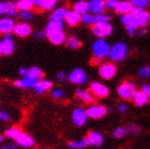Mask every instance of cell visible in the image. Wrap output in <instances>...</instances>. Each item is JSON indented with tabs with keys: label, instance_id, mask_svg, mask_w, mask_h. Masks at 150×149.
<instances>
[{
	"label": "cell",
	"instance_id": "obj_1",
	"mask_svg": "<svg viewBox=\"0 0 150 149\" xmlns=\"http://www.w3.org/2000/svg\"><path fill=\"white\" fill-rule=\"evenodd\" d=\"M128 54V48L125 43H116L112 47H110L109 57L112 61H121Z\"/></svg>",
	"mask_w": 150,
	"mask_h": 149
},
{
	"label": "cell",
	"instance_id": "obj_21",
	"mask_svg": "<svg viewBox=\"0 0 150 149\" xmlns=\"http://www.w3.org/2000/svg\"><path fill=\"white\" fill-rule=\"evenodd\" d=\"M64 20H66V22H67V25L69 26H77L81 22V15L78 12H76L74 10L67 11Z\"/></svg>",
	"mask_w": 150,
	"mask_h": 149
},
{
	"label": "cell",
	"instance_id": "obj_47",
	"mask_svg": "<svg viewBox=\"0 0 150 149\" xmlns=\"http://www.w3.org/2000/svg\"><path fill=\"white\" fill-rule=\"evenodd\" d=\"M142 92L145 93L146 95H149L150 94V87H149V84H143V86H142Z\"/></svg>",
	"mask_w": 150,
	"mask_h": 149
},
{
	"label": "cell",
	"instance_id": "obj_42",
	"mask_svg": "<svg viewBox=\"0 0 150 149\" xmlns=\"http://www.w3.org/2000/svg\"><path fill=\"white\" fill-rule=\"evenodd\" d=\"M4 15H6L7 17H15L17 15V11H16V7H10V9H7L6 11H5V13Z\"/></svg>",
	"mask_w": 150,
	"mask_h": 149
},
{
	"label": "cell",
	"instance_id": "obj_7",
	"mask_svg": "<svg viewBox=\"0 0 150 149\" xmlns=\"http://www.w3.org/2000/svg\"><path fill=\"white\" fill-rule=\"evenodd\" d=\"M67 79H70V82L73 84H83L87 82L88 76L82 69L77 67L70 73V76H67Z\"/></svg>",
	"mask_w": 150,
	"mask_h": 149
},
{
	"label": "cell",
	"instance_id": "obj_15",
	"mask_svg": "<svg viewBox=\"0 0 150 149\" xmlns=\"http://www.w3.org/2000/svg\"><path fill=\"white\" fill-rule=\"evenodd\" d=\"M15 51V43L11 39H3L0 42V55H10Z\"/></svg>",
	"mask_w": 150,
	"mask_h": 149
},
{
	"label": "cell",
	"instance_id": "obj_39",
	"mask_svg": "<svg viewBox=\"0 0 150 149\" xmlns=\"http://www.w3.org/2000/svg\"><path fill=\"white\" fill-rule=\"evenodd\" d=\"M81 21L83 22V23H86V25H93V23H94L93 16H92V15H89L88 12L81 15Z\"/></svg>",
	"mask_w": 150,
	"mask_h": 149
},
{
	"label": "cell",
	"instance_id": "obj_50",
	"mask_svg": "<svg viewBox=\"0 0 150 149\" xmlns=\"http://www.w3.org/2000/svg\"><path fill=\"white\" fill-rule=\"evenodd\" d=\"M18 73H20V74H22V76H26V73H27V69H25V67H20V69H18Z\"/></svg>",
	"mask_w": 150,
	"mask_h": 149
},
{
	"label": "cell",
	"instance_id": "obj_13",
	"mask_svg": "<svg viewBox=\"0 0 150 149\" xmlns=\"http://www.w3.org/2000/svg\"><path fill=\"white\" fill-rule=\"evenodd\" d=\"M17 142V145L20 147H25V148H31L34 145V139L33 137H31L29 135H27V133H23L21 132L20 136L15 139Z\"/></svg>",
	"mask_w": 150,
	"mask_h": 149
},
{
	"label": "cell",
	"instance_id": "obj_35",
	"mask_svg": "<svg viewBox=\"0 0 150 149\" xmlns=\"http://www.w3.org/2000/svg\"><path fill=\"white\" fill-rule=\"evenodd\" d=\"M110 16L109 15H105V13H95L94 16H93V20L94 22H109L110 21Z\"/></svg>",
	"mask_w": 150,
	"mask_h": 149
},
{
	"label": "cell",
	"instance_id": "obj_11",
	"mask_svg": "<svg viewBox=\"0 0 150 149\" xmlns=\"http://www.w3.org/2000/svg\"><path fill=\"white\" fill-rule=\"evenodd\" d=\"M12 32H13L15 35L20 37V38H26V37H28L29 34H31L32 27L28 23H26V22H22V23H17V25L13 26Z\"/></svg>",
	"mask_w": 150,
	"mask_h": 149
},
{
	"label": "cell",
	"instance_id": "obj_24",
	"mask_svg": "<svg viewBox=\"0 0 150 149\" xmlns=\"http://www.w3.org/2000/svg\"><path fill=\"white\" fill-rule=\"evenodd\" d=\"M132 7L133 6L129 1H118L115 6V11L118 15H125V13H129Z\"/></svg>",
	"mask_w": 150,
	"mask_h": 149
},
{
	"label": "cell",
	"instance_id": "obj_40",
	"mask_svg": "<svg viewBox=\"0 0 150 149\" xmlns=\"http://www.w3.org/2000/svg\"><path fill=\"white\" fill-rule=\"evenodd\" d=\"M51 95H52V98H55V99H62L65 96V92L62 89L56 88V89H52L51 91Z\"/></svg>",
	"mask_w": 150,
	"mask_h": 149
},
{
	"label": "cell",
	"instance_id": "obj_14",
	"mask_svg": "<svg viewBox=\"0 0 150 149\" xmlns=\"http://www.w3.org/2000/svg\"><path fill=\"white\" fill-rule=\"evenodd\" d=\"M105 9H106V7H105V1H104V0H89L88 10L91 12H93V13H101V12H104Z\"/></svg>",
	"mask_w": 150,
	"mask_h": 149
},
{
	"label": "cell",
	"instance_id": "obj_36",
	"mask_svg": "<svg viewBox=\"0 0 150 149\" xmlns=\"http://www.w3.org/2000/svg\"><path fill=\"white\" fill-rule=\"evenodd\" d=\"M127 128H128V132L131 135H139L142 132V127L137 123H128V127Z\"/></svg>",
	"mask_w": 150,
	"mask_h": 149
},
{
	"label": "cell",
	"instance_id": "obj_5",
	"mask_svg": "<svg viewBox=\"0 0 150 149\" xmlns=\"http://www.w3.org/2000/svg\"><path fill=\"white\" fill-rule=\"evenodd\" d=\"M131 15L136 20L138 27H146L149 23V12H146L144 9H138V7H132V10L129 11Z\"/></svg>",
	"mask_w": 150,
	"mask_h": 149
},
{
	"label": "cell",
	"instance_id": "obj_30",
	"mask_svg": "<svg viewBox=\"0 0 150 149\" xmlns=\"http://www.w3.org/2000/svg\"><path fill=\"white\" fill-rule=\"evenodd\" d=\"M87 145H88L87 137L86 138H82L81 140H77V142H70L69 143V148L70 149H83Z\"/></svg>",
	"mask_w": 150,
	"mask_h": 149
},
{
	"label": "cell",
	"instance_id": "obj_9",
	"mask_svg": "<svg viewBox=\"0 0 150 149\" xmlns=\"http://www.w3.org/2000/svg\"><path fill=\"white\" fill-rule=\"evenodd\" d=\"M87 120H88V116H87V113L86 110H83L82 108H76L73 110L72 113V122L76 125V126H84L87 123Z\"/></svg>",
	"mask_w": 150,
	"mask_h": 149
},
{
	"label": "cell",
	"instance_id": "obj_29",
	"mask_svg": "<svg viewBox=\"0 0 150 149\" xmlns=\"http://www.w3.org/2000/svg\"><path fill=\"white\" fill-rule=\"evenodd\" d=\"M73 10L78 12L79 15H83L88 12V1L86 0H81V1H77L73 6Z\"/></svg>",
	"mask_w": 150,
	"mask_h": 149
},
{
	"label": "cell",
	"instance_id": "obj_25",
	"mask_svg": "<svg viewBox=\"0 0 150 149\" xmlns=\"http://www.w3.org/2000/svg\"><path fill=\"white\" fill-rule=\"evenodd\" d=\"M33 5L40 7L43 10H50L55 6L57 0H32Z\"/></svg>",
	"mask_w": 150,
	"mask_h": 149
},
{
	"label": "cell",
	"instance_id": "obj_49",
	"mask_svg": "<svg viewBox=\"0 0 150 149\" xmlns=\"http://www.w3.org/2000/svg\"><path fill=\"white\" fill-rule=\"evenodd\" d=\"M3 39H13V35H12V32H9V33H4L3 35Z\"/></svg>",
	"mask_w": 150,
	"mask_h": 149
},
{
	"label": "cell",
	"instance_id": "obj_48",
	"mask_svg": "<svg viewBox=\"0 0 150 149\" xmlns=\"http://www.w3.org/2000/svg\"><path fill=\"white\" fill-rule=\"evenodd\" d=\"M118 110H120V113H126L127 111V105L126 104H118Z\"/></svg>",
	"mask_w": 150,
	"mask_h": 149
},
{
	"label": "cell",
	"instance_id": "obj_16",
	"mask_svg": "<svg viewBox=\"0 0 150 149\" xmlns=\"http://www.w3.org/2000/svg\"><path fill=\"white\" fill-rule=\"evenodd\" d=\"M48 39L50 40V43L55 44V45H60L62 44L66 39V34L64 33V31H55V32H51L47 34Z\"/></svg>",
	"mask_w": 150,
	"mask_h": 149
},
{
	"label": "cell",
	"instance_id": "obj_19",
	"mask_svg": "<svg viewBox=\"0 0 150 149\" xmlns=\"http://www.w3.org/2000/svg\"><path fill=\"white\" fill-rule=\"evenodd\" d=\"M76 96L78 99H81L82 101L87 103V104H92L95 100V98H94V95L92 94V92L91 91H86V89H77Z\"/></svg>",
	"mask_w": 150,
	"mask_h": 149
},
{
	"label": "cell",
	"instance_id": "obj_44",
	"mask_svg": "<svg viewBox=\"0 0 150 149\" xmlns=\"http://www.w3.org/2000/svg\"><path fill=\"white\" fill-rule=\"evenodd\" d=\"M0 120L9 121L10 120V114L6 113V111H0Z\"/></svg>",
	"mask_w": 150,
	"mask_h": 149
},
{
	"label": "cell",
	"instance_id": "obj_45",
	"mask_svg": "<svg viewBox=\"0 0 150 149\" xmlns=\"http://www.w3.org/2000/svg\"><path fill=\"white\" fill-rule=\"evenodd\" d=\"M56 77H57V79H59V81L64 82V81H66V79H67V74H66L65 72H62V71H60V72H57V73H56Z\"/></svg>",
	"mask_w": 150,
	"mask_h": 149
},
{
	"label": "cell",
	"instance_id": "obj_12",
	"mask_svg": "<svg viewBox=\"0 0 150 149\" xmlns=\"http://www.w3.org/2000/svg\"><path fill=\"white\" fill-rule=\"evenodd\" d=\"M87 140H88V144H89V145L100 147V145H103V143H104V137H103L101 133H99V132L91 131V132L88 133Z\"/></svg>",
	"mask_w": 150,
	"mask_h": 149
},
{
	"label": "cell",
	"instance_id": "obj_17",
	"mask_svg": "<svg viewBox=\"0 0 150 149\" xmlns=\"http://www.w3.org/2000/svg\"><path fill=\"white\" fill-rule=\"evenodd\" d=\"M37 83V81L31 78V77H28V76H23V78L22 79H16V81H13V84L16 86V87H21V88H28V89H31V88H34Z\"/></svg>",
	"mask_w": 150,
	"mask_h": 149
},
{
	"label": "cell",
	"instance_id": "obj_3",
	"mask_svg": "<svg viewBox=\"0 0 150 149\" xmlns=\"http://www.w3.org/2000/svg\"><path fill=\"white\" fill-rule=\"evenodd\" d=\"M92 31L98 38H105L112 33L114 28H112L110 22H94Z\"/></svg>",
	"mask_w": 150,
	"mask_h": 149
},
{
	"label": "cell",
	"instance_id": "obj_51",
	"mask_svg": "<svg viewBox=\"0 0 150 149\" xmlns=\"http://www.w3.org/2000/svg\"><path fill=\"white\" fill-rule=\"evenodd\" d=\"M5 149H17V145H6Z\"/></svg>",
	"mask_w": 150,
	"mask_h": 149
},
{
	"label": "cell",
	"instance_id": "obj_52",
	"mask_svg": "<svg viewBox=\"0 0 150 149\" xmlns=\"http://www.w3.org/2000/svg\"><path fill=\"white\" fill-rule=\"evenodd\" d=\"M1 140H3V137H1V135H0V142H1Z\"/></svg>",
	"mask_w": 150,
	"mask_h": 149
},
{
	"label": "cell",
	"instance_id": "obj_43",
	"mask_svg": "<svg viewBox=\"0 0 150 149\" xmlns=\"http://www.w3.org/2000/svg\"><path fill=\"white\" fill-rule=\"evenodd\" d=\"M105 1V7H109V9H115L116 4L118 3V0H104Z\"/></svg>",
	"mask_w": 150,
	"mask_h": 149
},
{
	"label": "cell",
	"instance_id": "obj_31",
	"mask_svg": "<svg viewBox=\"0 0 150 149\" xmlns=\"http://www.w3.org/2000/svg\"><path fill=\"white\" fill-rule=\"evenodd\" d=\"M33 6L34 5L32 0H20L16 3V7L18 10H31Z\"/></svg>",
	"mask_w": 150,
	"mask_h": 149
},
{
	"label": "cell",
	"instance_id": "obj_26",
	"mask_svg": "<svg viewBox=\"0 0 150 149\" xmlns=\"http://www.w3.org/2000/svg\"><path fill=\"white\" fill-rule=\"evenodd\" d=\"M26 76L31 77V78H33V79H35V81H39V79L43 78V71H42L39 67H37V66H33V67L27 69Z\"/></svg>",
	"mask_w": 150,
	"mask_h": 149
},
{
	"label": "cell",
	"instance_id": "obj_6",
	"mask_svg": "<svg viewBox=\"0 0 150 149\" xmlns=\"http://www.w3.org/2000/svg\"><path fill=\"white\" fill-rule=\"evenodd\" d=\"M117 67L114 62H105L99 67V76L103 79H111L115 77Z\"/></svg>",
	"mask_w": 150,
	"mask_h": 149
},
{
	"label": "cell",
	"instance_id": "obj_34",
	"mask_svg": "<svg viewBox=\"0 0 150 149\" xmlns=\"http://www.w3.org/2000/svg\"><path fill=\"white\" fill-rule=\"evenodd\" d=\"M10 7H16V3H9V1H0V15H4L5 11Z\"/></svg>",
	"mask_w": 150,
	"mask_h": 149
},
{
	"label": "cell",
	"instance_id": "obj_2",
	"mask_svg": "<svg viewBox=\"0 0 150 149\" xmlns=\"http://www.w3.org/2000/svg\"><path fill=\"white\" fill-rule=\"evenodd\" d=\"M92 50L94 57L98 59H104L109 56V51H110V45L106 40H104V38H98V40H95L92 45Z\"/></svg>",
	"mask_w": 150,
	"mask_h": 149
},
{
	"label": "cell",
	"instance_id": "obj_8",
	"mask_svg": "<svg viewBox=\"0 0 150 149\" xmlns=\"http://www.w3.org/2000/svg\"><path fill=\"white\" fill-rule=\"evenodd\" d=\"M89 89H91L92 94L94 96H98V98H106L110 93L109 88L103 83H99V82H92L91 86H89Z\"/></svg>",
	"mask_w": 150,
	"mask_h": 149
},
{
	"label": "cell",
	"instance_id": "obj_38",
	"mask_svg": "<svg viewBox=\"0 0 150 149\" xmlns=\"http://www.w3.org/2000/svg\"><path fill=\"white\" fill-rule=\"evenodd\" d=\"M33 17V12L29 11V10H21L20 12V18L22 21H29Z\"/></svg>",
	"mask_w": 150,
	"mask_h": 149
},
{
	"label": "cell",
	"instance_id": "obj_10",
	"mask_svg": "<svg viewBox=\"0 0 150 149\" xmlns=\"http://www.w3.org/2000/svg\"><path fill=\"white\" fill-rule=\"evenodd\" d=\"M106 111H108V109L103 105H91L87 109L86 113H87L88 117L98 120V118H103L105 115H106Z\"/></svg>",
	"mask_w": 150,
	"mask_h": 149
},
{
	"label": "cell",
	"instance_id": "obj_32",
	"mask_svg": "<svg viewBox=\"0 0 150 149\" xmlns=\"http://www.w3.org/2000/svg\"><path fill=\"white\" fill-rule=\"evenodd\" d=\"M21 128L20 127H11L9 128L6 132H5V136L7 138H10V139H16L18 136H20V133H21Z\"/></svg>",
	"mask_w": 150,
	"mask_h": 149
},
{
	"label": "cell",
	"instance_id": "obj_28",
	"mask_svg": "<svg viewBox=\"0 0 150 149\" xmlns=\"http://www.w3.org/2000/svg\"><path fill=\"white\" fill-rule=\"evenodd\" d=\"M64 43H65L70 49H78V48L82 45L81 40H79L78 38H76V37H72V35L66 37V39H65Z\"/></svg>",
	"mask_w": 150,
	"mask_h": 149
},
{
	"label": "cell",
	"instance_id": "obj_18",
	"mask_svg": "<svg viewBox=\"0 0 150 149\" xmlns=\"http://www.w3.org/2000/svg\"><path fill=\"white\" fill-rule=\"evenodd\" d=\"M15 26V22L10 17H5V18H0V33H9L12 32Z\"/></svg>",
	"mask_w": 150,
	"mask_h": 149
},
{
	"label": "cell",
	"instance_id": "obj_41",
	"mask_svg": "<svg viewBox=\"0 0 150 149\" xmlns=\"http://www.w3.org/2000/svg\"><path fill=\"white\" fill-rule=\"evenodd\" d=\"M149 74H150L149 66H144V67H142V69L139 70V76H140V77H149Z\"/></svg>",
	"mask_w": 150,
	"mask_h": 149
},
{
	"label": "cell",
	"instance_id": "obj_20",
	"mask_svg": "<svg viewBox=\"0 0 150 149\" xmlns=\"http://www.w3.org/2000/svg\"><path fill=\"white\" fill-rule=\"evenodd\" d=\"M51 88H52V82H50V81L39 79V81H37V83L34 86V89H35L37 94H43V93L50 91Z\"/></svg>",
	"mask_w": 150,
	"mask_h": 149
},
{
	"label": "cell",
	"instance_id": "obj_37",
	"mask_svg": "<svg viewBox=\"0 0 150 149\" xmlns=\"http://www.w3.org/2000/svg\"><path fill=\"white\" fill-rule=\"evenodd\" d=\"M126 135H127V130L125 127H117L115 128L114 133H112L114 138H123Z\"/></svg>",
	"mask_w": 150,
	"mask_h": 149
},
{
	"label": "cell",
	"instance_id": "obj_27",
	"mask_svg": "<svg viewBox=\"0 0 150 149\" xmlns=\"http://www.w3.org/2000/svg\"><path fill=\"white\" fill-rule=\"evenodd\" d=\"M67 10L65 7H59L50 15V21H64Z\"/></svg>",
	"mask_w": 150,
	"mask_h": 149
},
{
	"label": "cell",
	"instance_id": "obj_46",
	"mask_svg": "<svg viewBox=\"0 0 150 149\" xmlns=\"http://www.w3.org/2000/svg\"><path fill=\"white\" fill-rule=\"evenodd\" d=\"M47 34H45V31H40V32H38V33H35L34 34V38L35 39H42V38H44Z\"/></svg>",
	"mask_w": 150,
	"mask_h": 149
},
{
	"label": "cell",
	"instance_id": "obj_33",
	"mask_svg": "<svg viewBox=\"0 0 150 149\" xmlns=\"http://www.w3.org/2000/svg\"><path fill=\"white\" fill-rule=\"evenodd\" d=\"M133 7H138V9H144L149 5V0H129Z\"/></svg>",
	"mask_w": 150,
	"mask_h": 149
},
{
	"label": "cell",
	"instance_id": "obj_22",
	"mask_svg": "<svg viewBox=\"0 0 150 149\" xmlns=\"http://www.w3.org/2000/svg\"><path fill=\"white\" fill-rule=\"evenodd\" d=\"M133 101H134V104H136L137 106H144V105H146L148 104V101H149V95H146L145 93H143L142 91H137L136 93H134V95H133Z\"/></svg>",
	"mask_w": 150,
	"mask_h": 149
},
{
	"label": "cell",
	"instance_id": "obj_23",
	"mask_svg": "<svg viewBox=\"0 0 150 149\" xmlns=\"http://www.w3.org/2000/svg\"><path fill=\"white\" fill-rule=\"evenodd\" d=\"M64 28H65L64 21H50L45 27V34L55 31H64Z\"/></svg>",
	"mask_w": 150,
	"mask_h": 149
},
{
	"label": "cell",
	"instance_id": "obj_4",
	"mask_svg": "<svg viewBox=\"0 0 150 149\" xmlns=\"http://www.w3.org/2000/svg\"><path fill=\"white\" fill-rule=\"evenodd\" d=\"M137 92V87L131 82H122L121 84L117 87V93L122 99L129 100L133 98L134 93Z\"/></svg>",
	"mask_w": 150,
	"mask_h": 149
}]
</instances>
